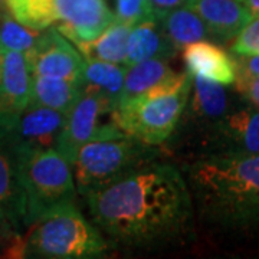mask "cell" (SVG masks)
<instances>
[{
	"instance_id": "cell-11",
	"label": "cell",
	"mask_w": 259,
	"mask_h": 259,
	"mask_svg": "<svg viewBox=\"0 0 259 259\" xmlns=\"http://www.w3.org/2000/svg\"><path fill=\"white\" fill-rule=\"evenodd\" d=\"M111 114V108L98 94L82 90L72 108L66 112L64 128L61 131L55 150L72 166L78 150L91 139L100 127L102 115Z\"/></svg>"
},
{
	"instance_id": "cell-4",
	"label": "cell",
	"mask_w": 259,
	"mask_h": 259,
	"mask_svg": "<svg viewBox=\"0 0 259 259\" xmlns=\"http://www.w3.org/2000/svg\"><path fill=\"white\" fill-rule=\"evenodd\" d=\"M23 238V256L49 259L102 258L111 249L75 202L56 204L37 216Z\"/></svg>"
},
{
	"instance_id": "cell-16",
	"label": "cell",
	"mask_w": 259,
	"mask_h": 259,
	"mask_svg": "<svg viewBox=\"0 0 259 259\" xmlns=\"http://www.w3.org/2000/svg\"><path fill=\"white\" fill-rule=\"evenodd\" d=\"M182 51L187 72L222 85H233L238 74L235 56L219 44L213 40H197Z\"/></svg>"
},
{
	"instance_id": "cell-24",
	"label": "cell",
	"mask_w": 259,
	"mask_h": 259,
	"mask_svg": "<svg viewBox=\"0 0 259 259\" xmlns=\"http://www.w3.org/2000/svg\"><path fill=\"white\" fill-rule=\"evenodd\" d=\"M115 19L130 26L156 19L148 0H117Z\"/></svg>"
},
{
	"instance_id": "cell-30",
	"label": "cell",
	"mask_w": 259,
	"mask_h": 259,
	"mask_svg": "<svg viewBox=\"0 0 259 259\" xmlns=\"http://www.w3.org/2000/svg\"><path fill=\"white\" fill-rule=\"evenodd\" d=\"M239 2L249 10L252 16H259V0H239Z\"/></svg>"
},
{
	"instance_id": "cell-6",
	"label": "cell",
	"mask_w": 259,
	"mask_h": 259,
	"mask_svg": "<svg viewBox=\"0 0 259 259\" xmlns=\"http://www.w3.org/2000/svg\"><path fill=\"white\" fill-rule=\"evenodd\" d=\"M6 8L22 25L55 28L75 47L95 39L115 20L105 0H6Z\"/></svg>"
},
{
	"instance_id": "cell-27",
	"label": "cell",
	"mask_w": 259,
	"mask_h": 259,
	"mask_svg": "<svg viewBox=\"0 0 259 259\" xmlns=\"http://www.w3.org/2000/svg\"><path fill=\"white\" fill-rule=\"evenodd\" d=\"M151 10L156 19H160L163 15L168 13L170 10L182 8L186 5V0H148Z\"/></svg>"
},
{
	"instance_id": "cell-23",
	"label": "cell",
	"mask_w": 259,
	"mask_h": 259,
	"mask_svg": "<svg viewBox=\"0 0 259 259\" xmlns=\"http://www.w3.org/2000/svg\"><path fill=\"white\" fill-rule=\"evenodd\" d=\"M42 30L30 29L22 25L6 10L0 16V48L3 51L28 52L35 45Z\"/></svg>"
},
{
	"instance_id": "cell-10",
	"label": "cell",
	"mask_w": 259,
	"mask_h": 259,
	"mask_svg": "<svg viewBox=\"0 0 259 259\" xmlns=\"http://www.w3.org/2000/svg\"><path fill=\"white\" fill-rule=\"evenodd\" d=\"M25 56L32 75L82 82L83 56L55 28L42 30L35 45L25 52Z\"/></svg>"
},
{
	"instance_id": "cell-25",
	"label": "cell",
	"mask_w": 259,
	"mask_h": 259,
	"mask_svg": "<svg viewBox=\"0 0 259 259\" xmlns=\"http://www.w3.org/2000/svg\"><path fill=\"white\" fill-rule=\"evenodd\" d=\"M232 55H259V16H253L231 42Z\"/></svg>"
},
{
	"instance_id": "cell-20",
	"label": "cell",
	"mask_w": 259,
	"mask_h": 259,
	"mask_svg": "<svg viewBox=\"0 0 259 259\" xmlns=\"http://www.w3.org/2000/svg\"><path fill=\"white\" fill-rule=\"evenodd\" d=\"M131 28L133 26L115 19L95 39L76 45V49L87 61H102L124 65Z\"/></svg>"
},
{
	"instance_id": "cell-26",
	"label": "cell",
	"mask_w": 259,
	"mask_h": 259,
	"mask_svg": "<svg viewBox=\"0 0 259 259\" xmlns=\"http://www.w3.org/2000/svg\"><path fill=\"white\" fill-rule=\"evenodd\" d=\"M232 87L245 101H248L252 105H255L256 108H259V76L246 74V72L238 69L236 79Z\"/></svg>"
},
{
	"instance_id": "cell-15",
	"label": "cell",
	"mask_w": 259,
	"mask_h": 259,
	"mask_svg": "<svg viewBox=\"0 0 259 259\" xmlns=\"http://www.w3.org/2000/svg\"><path fill=\"white\" fill-rule=\"evenodd\" d=\"M186 6L203 20L213 42L231 44L253 18L239 0H186Z\"/></svg>"
},
{
	"instance_id": "cell-22",
	"label": "cell",
	"mask_w": 259,
	"mask_h": 259,
	"mask_svg": "<svg viewBox=\"0 0 259 259\" xmlns=\"http://www.w3.org/2000/svg\"><path fill=\"white\" fill-rule=\"evenodd\" d=\"M158 22L177 51L197 40H212L203 20L186 5L170 10L158 19Z\"/></svg>"
},
{
	"instance_id": "cell-9",
	"label": "cell",
	"mask_w": 259,
	"mask_h": 259,
	"mask_svg": "<svg viewBox=\"0 0 259 259\" xmlns=\"http://www.w3.org/2000/svg\"><path fill=\"white\" fill-rule=\"evenodd\" d=\"M241 98L235 88L231 90L228 85L193 75L192 91L175 131L183 134L193 133L200 140L204 133L216 121L221 120Z\"/></svg>"
},
{
	"instance_id": "cell-18",
	"label": "cell",
	"mask_w": 259,
	"mask_h": 259,
	"mask_svg": "<svg viewBox=\"0 0 259 259\" xmlns=\"http://www.w3.org/2000/svg\"><path fill=\"white\" fill-rule=\"evenodd\" d=\"M82 90V82L78 81L32 75L29 104L47 107L66 114L79 98Z\"/></svg>"
},
{
	"instance_id": "cell-31",
	"label": "cell",
	"mask_w": 259,
	"mask_h": 259,
	"mask_svg": "<svg viewBox=\"0 0 259 259\" xmlns=\"http://www.w3.org/2000/svg\"><path fill=\"white\" fill-rule=\"evenodd\" d=\"M6 10H8V8H6V0H0V16H2Z\"/></svg>"
},
{
	"instance_id": "cell-3",
	"label": "cell",
	"mask_w": 259,
	"mask_h": 259,
	"mask_svg": "<svg viewBox=\"0 0 259 259\" xmlns=\"http://www.w3.org/2000/svg\"><path fill=\"white\" fill-rule=\"evenodd\" d=\"M158 146H150L124 133L114 124L100 125L82 147L78 150L72 164L76 193L108 186L140 167L157 161Z\"/></svg>"
},
{
	"instance_id": "cell-29",
	"label": "cell",
	"mask_w": 259,
	"mask_h": 259,
	"mask_svg": "<svg viewBox=\"0 0 259 259\" xmlns=\"http://www.w3.org/2000/svg\"><path fill=\"white\" fill-rule=\"evenodd\" d=\"M239 71L259 76V55H233Z\"/></svg>"
},
{
	"instance_id": "cell-7",
	"label": "cell",
	"mask_w": 259,
	"mask_h": 259,
	"mask_svg": "<svg viewBox=\"0 0 259 259\" xmlns=\"http://www.w3.org/2000/svg\"><path fill=\"white\" fill-rule=\"evenodd\" d=\"M19 176L26 199L28 226L56 204L75 200L72 166L55 148H19ZM28 229V228H26Z\"/></svg>"
},
{
	"instance_id": "cell-2",
	"label": "cell",
	"mask_w": 259,
	"mask_h": 259,
	"mask_svg": "<svg viewBox=\"0 0 259 259\" xmlns=\"http://www.w3.org/2000/svg\"><path fill=\"white\" fill-rule=\"evenodd\" d=\"M196 222L228 235L259 233V154H203L183 167Z\"/></svg>"
},
{
	"instance_id": "cell-12",
	"label": "cell",
	"mask_w": 259,
	"mask_h": 259,
	"mask_svg": "<svg viewBox=\"0 0 259 259\" xmlns=\"http://www.w3.org/2000/svg\"><path fill=\"white\" fill-rule=\"evenodd\" d=\"M32 74L26 56L3 51L0 65V130L10 131L30 100Z\"/></svg>"
},
{
	"instance_id": "cell-21",
	"label": "cell",
	"mask_w": 259,
	"mask_h": 259,
	"mask_svg": "<svg viewBox=\"0 0 259 259\" xmlns=\"http://www.w3.org/2000/svg\"><path fill=\"white\" fill-rule=\"evenodd\" d=\"M176 74L177 72H175L168 65V59L164 58H151L130 65L125 68L124 85L118 104L146 93L160 82L170 79Z\"/></svg>"
},
{
	"instance_id": "cell-5",
	"label": "cell",
	"mask_w": 259,
	"mask_h": 259,
	"mask_svg": "<svg viewBox=\"0 0 259 259\" xmlns=\"http://www.w3.org/2000/svg\"><path fill=\"white\" fill-rule=\"evenodd\" d=\"M193 75L180 72L134 98L120 102L111 122L134 139L161 146L175 133L192 91Z\"/></svg>"
},
{
	"instance_id": "cell-14",
	"label": "cell",
	"mask_w": 259,
	"mask_h": 259,
	"mask_svg": "<svg viewBox=\"0 0 259 259\" xmlns=\"http://www.w3.org/2000/svg\"><path fill=\"white\" fill-rule=\"evenodd\" d=\"M65 118V112L28 104V107L19 114L9 133L19 148H55L58 137L64 128Z\"/></svg>"
},
{
	"instance_id": "cell-8",
	"label": "cell",
	"mask_w": 259,
	"mask_h": 259,
	"mask_svg": "<svg viewBox=\"0 0 259 259\" xmlns=\"http://www.w3.org/2000/svg\"><path fill=\"white\" fill-rule=\"evenodd\" d=\"M203 154H259V108L241 98L200 139Z\"/></svg>"
},
{
	"instance_id": "cell-1",
	"label": "cell",
	"mask_w": 259,
	"mask_h": 259,
	"mask_svg": "<svg viewBox=\"0 0 259 259\" xmlns=\"http://www.w3.org/2000/svg\"><path fill=\"white\" fill-rule=\"evenodd\" d=\"M82 197L110 248L158 250L196 239L190 190L171 163H148Z\"/></svg>"
},
{
	"instance_id": "cell-13",
	"label": "cell",
	"mask_w": 259,
	"mask_h": 259,
	"mask_svg": "<svg viewBox=\"0 0 259 259\" xmlns=\"http://www.w3.org/2000/svg\"><path fill=\"white\" fill-rule=\"evenodd\" d=\"M0 212L18 233L26 231V199L19 176L18 144L5 130H0Z\"/></svg>"
},
{
	"instance_id": "cell-19",
	"label": "cell",
	"mask_w": 259,
	"mask_h": 259,
	"mask_svg": "<svg viewBox=\"0 0 259 259\" xmlns=\"http://www.w3.org/2000/svg\"><path fill=\"white\" fill-rule=\"evenodd\" d=\"M125 65L102 62V61H87L82 68V87L85 90L98 94L108 104L111 112L120 101Z\"/></svg>"
},
{
	"instance_id": "cell-32",
	"label": "cell",
	"mask_w": 259,
	"mask_h": 259,
	"mask_svg": "<svg viewBox=\"0 0 259 259\" xmlns=\"http://www.w3.org/2000/svg\"><path fill=\"white\" fill-rule=\"evenodd\" d=\"M2 56H3V49L0 48V65H2Z\"/></svg>"
},
{
	"instance_id": "cell-28",
	"label": "cell",
	"mask_w": 259,
	"mask_h": 259,
	"mask_svg": "<svg viewBox=\"0 0 259 259\" xmlns=\"http://www.w3.org/2000/svg\"><path fill=\"white\" fill-rule=\"evenodd\" d=\"M18 235H20V233L13 229V226L6 219V216L0 212V249H3V253L8 249L10 243L15 241V238Z\"/></svg>"
},
{
	"instance_id": "cell-17",
	"label": "cell",
	"mask_w": 259,
	"mask_h": 259,
	"mask_svg": "<svg viewBox=\"0 0 259 259\" xmlns=\"http://www.w3.org/2000/svg\"><path fill=\"white\" fill-rule=\"evenodd\" d=\"M177 52L179 51L167 37L158 19H150L131 28L124 65L130 66L151 58L171 59Z\"/></svg>"
}]
</instances>
